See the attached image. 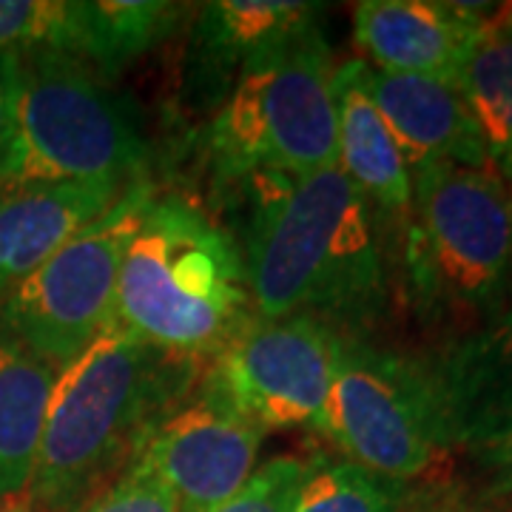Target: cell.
Instances as JSON below:
<instances>
[{
  "label": "cell",
  "instance_id": "cell-24",
  "mask_svg": "<svg viewBox=\"0 0 512 512\" xmlns=\"http://www.w3.org/2000/svg\"><path fill=\"white\" fill-rule=\"evenodd\" d=\"M396 512H504L487 504V501H478V498H470L461 490H453L447 484H427V487H407L402 504Z\"/></svg>",
  "mask_w": 512,
  "mask_h": 512
},
{
  "label": "cell",
  "instance_id": "cell-26",
  "mask_svg": "<svg viewBox=\"0 0 512 512\" xmlns=\"http://www.w3.org/2000/svg\"><path fill=\"white\" fill-rule=\"evenodd\" d=\"M20 55H0V160L9 146L15 126V97H18Z\"/></svg>",
  "mask_w": 512,
  "mask_h": 512
},
{
  "label": "cell",
  "instance_id": "cell-11",
  "mask_svg": "<svg viewBox=\"0 0 512 512\" xmlns=\"http://www.w3.org/2000/svg\"><path fill=\"white\" fill-rule=\"evenodd\" d=\"M501 9L495 3L365 0L353 12V37L373 69L456 83L470 49Z\"/></svg>",
  "mask_w": 512,
  "mask_h": 512
},
{
  "label": "cell",
  "instance_id": "cell-8",
  "mask_svg": "<svg viewBox=\"0 0 512 512\" xmlns=\"http://www.w3.org/2000/svg\"><path fill=\"white\" fill-rule=\"evenodd\" d=\"M353 464L413 484L453 447L427 365L348 336L316 424Z\"/></svg>",
  "mask_w": 512,
  "mask_h": 512
},
{
  "label": "cell",
  "instance_id": "cell-25",
  "mask_svg": "<svg viewBox=\"0 0 512 512\" xmlns=\"http://www.w3.org/2000/svg\"><path fill=\"white\" fill-rule=\"evenodd\" d=\"M473 453L481 461V467H487V473L493 476L495 493L512 498V433L490 444H481Z\"/></svg>",
  "mask_w": 512,
  "mask_h": 512
},
{
  "label": "cell",
  "instance_id": "cell-2",
  "mask_svg": "<svg viewBox=\"0 0 512 512\" xmlns=\"http://www.w3.org/2000/svg\"><path fill=\"white\" fill-rule=\"evenodd\" d=\"M200 359L177 356L111 322L57 373L29 501L40 512H80L191 390Z\"/></svg>",
  "mask_w": 512,
  "mask_h": 512
},
{
  "label": "cell",
  "instance_id": "cell-19",
  "mask_svg": "<svg viewBox=\"0 0 512 512\" xmlns=\"http://www.w3.org/2000/svg\"><path fill=\"white\" fill-rule=\"evenodd\" d=\"M188 6L165 0H83L77 57L94 72L114 77L183 26Z\"/></svg>",
  "mask_w": 512,
  "mask_h": 512
},
{
  "label": "cell",
  "instance_id": "cell-1",
  "mask_svg": "<svg viewBox=\"0 0 512 512\" xmlns=\"http://www.w3.org/2000/svg\"><path fill=\"white\" fill-rule=\"evenodd\" d=\"M242 262L256 319L313 316L359 336L387 308L379 217L339 165L245 180Z\"/></svg>",
  "mask_w": 512,
  "mask_h": 512
},
{
  "label": "cell",
  "instance_id": "cell-20",
  "mask_svg": "<svg viewBox=\"0 0 512 512\" xmlns=\"http://www.w3.org/2000/svg\"><path fill=\"white\" fill-rule=\"evenodd\" d=\"M407 487L410 484L370 473L348 458H313L291 512H396Z\"/></svg>",
  "mask_w": 512,
  "mask_h": 512
},
{
  "label": "cell",
  "instance_id": "cell-27",
  "mask_svg": "<svg viewBox=\"0 0 512 512\" xmlns=\"http://www.w3.org/2000/svg\"><path fill=\"white\" fill-rule=\"evenodd\" d=\"M0 512H40L29 501V495H20V498H12V501H6V504H0Z\"/></svg>",
  "mask_w": 512,
  "mask_h": 512
},
{
  "label": "cell",
  "instance_id": "cell-9",
  "mask_svg": "<svg viewBox=\"0 0 512 512\" xmlns=\"http://www.w3.org/2000/svg\"><path fill=\"white\" fill-rule=\"evenodd\" d=\"M345 339V333L313 316H254L211 356L202 390L231 404L265 433L316 427Z\"/></svg>",
  "mask_w": 512,
  "mask_h": 512
},
{
  "label": "cell",
  "instance_id": "cell-12",
  "mask_svg": "<svg viewBox=\"0 0 512 512\" xmlns=\"http://www.w3.org/2000/svg\"><path fill=\"white\" fill-rule=\"evenodd\" d=\"M453 447L476 450L512 433V291L427 365Z\"/></svg>",
  "mask_w": 512,
  "mask_h": 512
},
{
  "label": "cell",
  "instance_id": "cell-14",
  "mask_svg": "<svg viewBox=\"0 0 512 512\" xmlns=\"http://www.w3.org/2000/svg\"><path fill=\"white\" fill-rule=\"evenodd\" d=\"M365 89L402 151L407 171L427 163L493 171L476 120L456 83L367 66Z\"/></svg>",
  "mask_w": 512,
  "mask_h": 512
},
{
  "label": "cell",
  "instance_id": "cell-6",
  "mask_svg": "<svg viewBox=\"0 0 512 512\" xmlns=\"http://www.w3.org/2000/svg\"><path fill=\"white\" fill-rule=\"evenodd\" d=\"M205 151L217 177H302L336 165L333 60L319 20L256 57L214 111Z\"/></svg>",
  "mask_w": 512,
  "mask_h": 512
},
{
  "label": "cell",
  "instance_id": "cell-15",
  "mask_svg": "<svg viewBox=\"0 0 512 512\" xmlns=\"http://www.w3.org/2000/svg\"><path fill=\"white\" fill-rule=\"evenodd\" d=\"M123 188L111 180H92L0 191V296L97 220Z\"/></svg>",
  "mask_w": 512,
  "mask_h": 512
},
{
  "label": "cell",
  "instance_id": "cell-18",
  "mask_svg": "<svg viewBox=\"0 0 512 512\" xmlns=\"http://www.w3.org/2000/svg\"><path fill=\"white\" fill-rule=\"evenodd\" d=\"M456 86L476 120L490 168L512 185V6H504L478 37Z\"/></svg>",
  "mask_w": 512,
  "mask_h": 512
},
{
  "label": "cell",
  "instance_id": "cell-4",
  "mask_svg": "<svg viewBox=\"0 0 512 512\" xmlns=\"http://www.w3.org/2000/svg\"><path fill=\"white\" fill-rule=\"evenodd\" d=\"M407 293L421 319L473 330L512 291V188L495 171L427 163L410 171Z\"/></svg>",
  "mask_w": 512,
  "mask_h": 512
},
{
  "label": "cell",
  "instance_id": "cell-10",
  "mask_svg": "<svg viewBox=\"0 0 512 512\" xmlns=\"http://www.w3.org/2000/svg\"><path fill=\"white\" fill-rule=\"evenodd\" d=\"M265 430L202 390L151 430L140 458L177 498L180 512H211L254 476Z\"/></svg>",
  "mask_w": 512,
  "mask_h": 512
},
{
  "label": "cell",
  "instance_id": "cell-3",
  "mask_svg": "<svg viewBox=\"0 0 512 512\" xmlns=\"http://www.w3.org/2000/svg\"><path fill=\"white\" fill-rule=\"evenodd\" d=\"M254 319L242 251L185 197H151L128 245L111 322L157 348L217 356Z\"/></svg>",
  "mask_w": 512,
  "mask_h": 512
},
{
  "label": "cell",
  "instance_id": "cell-21",
  "mask_svg": "<svg viewBox=\"0 0 512 512\" xmlns=\"http://www.w3.org/2000/svg\"><path fill=\"white\" fill-rule=\"evenodd\" d=\"M83 0H0V55L80 52Z\"/></svg>",
  "mask_w": 512,
  "mask_h": 512
},
{
  "label": "cell",
  "instance_id": "cell-17",
  "mask_svg": "<svg viewBox=\"0 0 512 512\" xmlns=\"http://www.w3.org/2000/svg\"><path fill=\"white\" fill-rule=\"evenodd\" d=\"M55 379V367L0 325V504L32 484Z\"/></svg>",
  "mask_w": 512,
  "mask_h": 512
},
{
  "label": "cell",
  "instance_id": "cell-22",
  "mask_svg": "<svg viewBox=\"0 0 512 512\" xmlns=\"http://www.w3.org/2000/svg\"><path fill=\"white\" fill-rule=\"evenodd\" d=\"M311 467L313 458H274L254 470V476L242 484V490H237L211 512H291Z\"/></svg>",
  "mask_w": 512,
  "mask_h": 512
},
{
  "label": "cell",
  "instance_id": "cell-7",
  "mask_svg": "<svg viewBox=\"0 0 512 512\" xmlns=\"http://www.w3.org/2000/svg\"><path fill=\"white\" fill-rule=\"evenodd\" d=\"M154 188L128 183L35 274L0 296V325L60 373L111 325L120 268Z\"/></svg>",
  "mask_w": 512,
  "mask_h": 512
},
{
  "label": "cell",
  "instance_id": "cell-5",
  "mask_svg": "<svg viewBox=\"0 0 512 512\" xmlns=\"http://www.w3.org/2000/svg\"><path fill=\"white\" fill-rule=\"evenodd\" d=\"M148 143L137 106L109 77L63 52L20 55L15 126L0 160V191L143 177Z\"/></svg>",
  "mask_w": 512,
  "mask_h": 512
},
{
  "label": "cell",
  "instance_id": "cell-16",
  "mask_svg": "<svg viewBox=\"0 0 512 512\" xmlns=\"http://www.w3.org/2000/svg\"><path fill=\"white\" fill-rule=\"evenodd\" d=\"M336 165L376 214L407 217L410 171L390 128L365 89V60L333 69Z\"/></svg>",
  "mask_w": 512,
  "mask_h": 512
},
{
  "label": "cell",
  "instance_id": "cell-23",
  "mask_svg": "<svg viewBox=\"0 0 512 512\" xmlns=\"http://www.w3.org/2000/svg\"><path fill=\"white\" fill-rule=\"evenodd\" d=\"M80 512H180L177 498L160 478L148 470L140 458H134L109 487Z\"/></svg>",
  "mask_w": 512,
  "mask_h": 512
},
{
  "label": "cell",
  "instance_id": "cell-13",
  "mask_svg": "<svg viewBox=\"0 0 512 512\" xmlns=\"http://www.w3.org/2000/svg\"><path fill=\"white\" fill-rule=\"evenodd\" d=\"M319 3L217 0L202 3L188 46V94L200 109H220L256 57L319 20Z\"/></svg>",
  "mask_w": 512,
  "mask_h": 512
}]
</instances>
